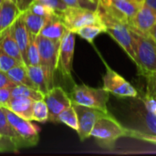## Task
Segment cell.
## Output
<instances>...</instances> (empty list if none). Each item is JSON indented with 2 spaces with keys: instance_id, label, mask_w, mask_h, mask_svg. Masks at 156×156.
<instances>
[{
  "instance_id": "cell-1",
  "label": "cell",
  "mask_w": 156,
  "mask_h": 156,
  "mask_svg": "<svg viewBox=\"0 0 156 156\" xmlns=\"http://www.w3.org/2000/svg\"><path fill=\"white\" fill-rule=\"evenodd\" d=\"M133 35L134 62L140 73L146 77L156 72V43L148 36L130 28Z\"/></svg>"
},
{
  "instance_id": "cell-2",
  "label": "cell",
  "mask_w": 156,
  "mask_h": 156,
  "mask_svg": "<svg viewBox=\"0 0 156 156\" xmlns=\"http://www.w3.org/2000/svg\"><path fill=\"white\" fill-rule=\"evenodd\" d=\"M97 12L101 22L106 27V33H108L134 61L135 56L133 45V35L129 26L112 17L100 6H98Z\"/></svg>"
},
{
  "instance_id": "cell-3",
  "label": "cell",
  "mask_w": 156,
  "mask_h": 156,
  "mask_svg": "<svg viewBox=\"0 0 156 156\" xmlns=\"http://www.w3.org/2000/svg\"><path fill=\"white\" fill-rule=\"evenodd\" d=\"M69 98L72 103L109 112L107 103L110 98V92L103 88L97 89L85 84L74 85L69 94Z\"/></svg>"
},
{
  "instance_id": "cell-4",
  "label": "cell",
  "mask_w": 156,
  "mask_h": 156,
  "mask_svg": "<svg viewBox=\"0 0 156 156\" xmlns=\"http://www.w3.org/2000/svg\"><path fill=\"white\" fill-rule=\"evenodd\" d=\"M130 133L131 130L123 127L110 113H106L96 122L90 136L108 146L114 144L121 137L130 136Z\"/></svg>"
},
{
  "instance_id": "cell-5",
  "label": "cell",
  "mask_w": 156,
  "mask_h": 156,
  "mask_svg": "<svg viewBox=\"0 0 156 156\" xmlns=\"http://www.w3.org/2000/svg\"><path fill=\"white\" fill-rule=\"evenodd\" d=\"M40 66L43 68L50 88L54 87V75L58 69L60 41L52 40L41 35L37 36Z\"/></svg>"
},
{
  "instance_id": "cell-6",
  "label": "cell",
  "mask_w": 156,
  "mask_h": 156,
  "mask_svg": "<svg viewBox=\"0 0 156 156\" xmlns=\"http://www.w3.org/2000/svg\"><path fill=\"white\" fill-rule=\"evenodd\" d=\"M67 30L75 33L79 28L90 24H102L97 11L86 8L68 6L58 14Z\"/></svg>"
},
{
  "instance_id": "cell-7",
  "label": "cell",
  "mask_w": 156,
  "mask_h": 156,
  "mask_svg": "<svg viewBox=\"0 0 156 156\" xmlns=\"http://www.w3.org/2000/svg\"><path fill=\"white\" fill-rule=\"evenodd\" d=\"M141 5L142 4L132 0H99L98 6L112 17L129 26Z\"/></svg>"
},
{
  "instance_id": "cell-8",
  "label": "cell",
  "mask_w": 156,
  "mask_h": 156,
  "mask_svg": "<svg viewBox=\"0 0 156 156\" xmlns=\"http://www.w3.org/2000/svg\"><path fill=\"white\" fill-rule=\"evenodd\" d=\"M104 64L106 66V72L102 76V88L120 98H136L138 96L137 90L105 62Z\"/></svg>"
},
{
  "instance_id": "cell-9",
  "label": "cell",
  "mask_w": 156,
  "mask_h": 156,
  "mask_svg": "<svg viewBox=\"0 0 156 156\" xmlns=\"http://www.w3.org/2000/svg\"><path fill=\"white\" fill-rule=\"evenodd\" d=\"M74 49H75V33L67 30V32L65 33V35L60 40L58 69L64 79L69 80H72L71 71H72Z\"/></svg>"
},
{
  "instance_id": "cell-10",
  "label": "cell",
  "mask_w": 156,
  "mask_h": 156,
  "mask_svg": "<svg viewBox=\"0 0 156 156\" xmlns=\"http://www.w3.org/2000/svg\"><path fill=\"white\" fill-rule=\"evenodd\" d=\"M44 101L48 109V121L58 122V115L72 104L69 95L61 88L54 86L44 95Z\"/></svg>"
},
{
  "instance_id": "cell-11",
  "label": "cell",
  "mask_w": 156,
  "mask_h": 156,
  "mask_svg": "<svg viewBox=\"0 0 156 156\" xmlns=\"http://www.w3.org/2000/svg\"><path fill=\"white\" fill-rule=\"evenodd\" d=\"M79 121V129L77 131L80 141H84L90 137L91 131L96 123V122L104 114L109 112H104L101 110L86 107L83 105L72 103Z\"/></svg>"
},
{
  "instance_id": "cell-12",
  "label": "cell",
  "mask_w": 156,
  "mask_h": 156,
  "mask_svg": "<svg viewBox=\"0 0 156 156\" xmlns=\"http://www.w3.org/2000/svg\"><path fill=\"white\" fill-rule=\"evenodd\" d=\"M1 107L3 109L8 122L13 126V128L16 130V132L23 139L27 141L32 147L36 146L39 141L38 128L36 125L32 124L30 122L31 121L26 120V119L18 116L17 114H16L15 112H13L6 107H3V106H1Z\"/></svg>"
},
{
  "instance_id": "cell-13",
  "label": "cell",
  "mask_w": 156,
  "mask_h": 156,
  "mask_svg": "<svg viewBox=\"0 0 156 156\" xmlns=\"http://www.w3.org/2000/svg\"><path fill=\"white\" fill-rule=\"evenodd\" d=\"M154 24H156V11L144 3L132 19L129 27L143 35L148 36L150 29Z\"/></svg>"
},
{
  "instance_id": "cell-14",
  "label": "cell",
  "mask_w": 156,
  "mask_h": 156,
  "mask_svg": "<svg viewBox=\"0 0 156 156\" xmlns=\"http://www.w3.org/2000/svg\"><path fill=\"white\" fill-rule=\"evenodd\" d=\"M10 29L12 31L13 37H15L18 48L21 52V56L23 58L24 63L26 66H27V46H28V38H29V33L26 27L25 21L23 15H21L16 19L14 24L10 27Z\"/></svg>"
},
{
  "instance_id": "cell-15",
  "label": "cell",
  "mask_w": 156,
  "mask_h": 156,
  "mask_svg": "<svg viewBox=\"0 0 156 156\" xmlns=\"http://www.w3.org/2000/svg\"><path fill=\"white\" fill-rule=\"evenodd\" d=\"M0 136L9 140L19 150L21 148L32 147L30 144L23 139L8 122L2 107L0 106Z\"/></svg>"
},
{
  "instance_id": "cell-16",
  "label": "cell",
  "mask_w": 156,
  "mask_h": 156,
  "mask_svg": "<svg viewBox=\"0 0 156 156\" xmlns=\"http://www.w3.org/2000/svg\"><path fill=\"white\" fill-rule=\"evenodd\" d=\"M66 32L67 28L62 22L59 15L57 13L47 18V21L43 26L39 35L52 40L60 41Z\"/></svg>"
},
{
  "instance_id": "cell-17",
  "label": "cell",
  "mask_w": 156,
  "mask_h": 156,
  "mask_svg": "<svg viewBox=\"0 0 156 156\" xmlns=\"http://www.w3.org/2000/svg\"><path fill=\"white\" fill-rule=\"evenodd\" d=\"M21 13L12 0H3L0 5V33L10 27Z\"/></svg>"
},
{
  "instance_id": "cell-18",
  "label": "cell",
  "mask_w": 156,
  "mask_h": 156,
  "mask_svg": "<svg viewBox=\"0 0 156 156\" xmlns=\"http://www.w3.org/2000/svg\"><path fill=\"white\" fill-rule=\"evenodd\" d=\"M34 101L27 98H11V100L6 104V108L17 114L18 116L28 120H32V110H33Z\"/></svg>"
},
{
  "instance_id": "cell-19",
  "label": "cell",
  "mask_w": 156,
  "mask_h": 156,
  "mask_svg": "<svg viewBox=\"0 0 156 156\" xmlns=\"http://www.w3.org/2000/svg\"><path fill=\"white\" fill-rule=\"evenodd\" d=\"M0 48L9 56L15 58L19 62L24 63L20 49L15 37H13L10 27L6 28L5 30L0 33Z\"/></svg>"
},
{
  "instance_id": "cell-20",
  "label": "cell",
  "mask_w": 156,
  "mask_h": 156,
  "mask_svg": "<svg viewBox=\"0 0 156 156\" xmlns=\"http://www.w3.org/2000/svg\"><path fill=\"white\" fill-rule=\"evenodd\" d=\"M27 69L31 80L36 85L37 89L44 95L47 94L51 88L49 86L48 78L46 76L43 68L40 65H35V66H27Z\"/></svg>"
},
{
  "instance_id": "cell-21",
  "label": "cell",
  "mask_w": 156,
  "mask_h": 156,
  "mask_svg": "<svg viewBox=\"0 0 156 156\" xmlns=\"http://www.w3.org/2000/svg\"><path fill=\"white\" fill-rule=\"evenodd\" d=\"M6 74L15 84H22L37 90L36 85L30 79L27 69V66L25 64H19L15 66L14 68L9 69Z\"/></svg>"
},
{
  "instance_id": "cell-22",
  "label": "cell",
  "mask_w": 156,
  "mask_h": 156,
  "mask_svg": "<svg viewBox=\"0 0 156 156\" xmlns=\"http://www.w3.org/2000/svg\"><path fill=\"white\" fill-rule=\"evenodd\" d=\"M22 15L28 33L37 36L40 33L43 26L45 25L47 17L37 15L29 9L26 10L25 12H22Z\"/></svg>"
},
{
  "instance_id": "cell-23",
  "label": "cell",
  "mask_w": 156,
  "mask_h": 156,
  "mask_svg": "<svg viewBox=\"0 0 156 156\" xmlns=\"http://www.w3.org/2000/svg\"><path fill=\"white\" fill-rule=\"evenodd\" d=\"M11 95H12V98L22 97V98L30 99L34 101H41L44 99V94L40 92L38 90H36L31 87L22 85V84H16L12 88Z\"/></svg>"
},
{
  "instance_id": "cell-24",
  "label": "cell",
  "mask_w": 156,
  "mask_h": 156,
  "mask_svg": "<svg viewBox=\"0 0 156 156\" xmlns=\"http://www.w3.org/2000/svg\"><path fill=\"white\" fill-rule=\"evenodd\" d=\"M101 33H106V27L102 24H90L84 26L79 28L75 34L79 35L83 39L87 40L90 43H92L96 37H98Z\"/></svg>"
},
{
  "instance_id": "cell-25",
  "label": "cell",
  "mask_w": 156,
  "mask_h": 156,
  "mask_svg": "<svg viewBox=\"0 0 156 156\" xmlns=\"http://www.w3.org/2000/svg\"><path fill=\"white\" fill-rule=\"evenodd\" d=\"M58 122L65 123L69 128L78 131L79 129V121L77 112L71 104L68 108H66L59 115H58Z\"/></svg>"
},
{
  "instance_id": "cell-26",
  "label": "cell",
  "mask_w": 156,
  "mask_h": 156,
  "mask_svg": "<svg viewBox=\"0 0 156 156\" xmlns=\"http://www.w3.org/2000/svg\"><path fill=\"white\" fill-rule=\"evenodd\" d=\"M27 55V66L40 65L39 53H38V48H37V36L30 34V33H29Z\"/></svg>"
},
{
  "instance_id": "cell-27",
  "label": "cell",
  "mask_w": 156,
  "mask_h": 156,
  "mask_svg": "<svg viewBox=\"0 0 156 156\" xmlns=\"http://www.w3.org/2000/svg\"><path fill=\"white\" fill-rule=\"evenodd\" d=\"M32 120L38 122H46L48 121V109L44 100L34 101Z\"/></svg>"
},
{
  "instance_id": "cell-28",
  "label": "cell",
  "mask_w": 156,
  "mask_h": 156,
  "mask_svg": "<svg viewBox=\"0 0 156 156\" xmlns=\"http://www.w3.org/2000/svg\"><path fill=\"white\" fill-rule=\"evenodd\" d=\"M142 112V119L146 131L149 134L156 135V114L147 111L145 108Z\"/></svg>"
},
{
  "instance_id": "cell-29",
  "label": "cell",
  "mask_w": 156,
  "mask_h": 156,
  "mask_svg": "<svg viewBox=\"0 0 156 156\" xmlns=\"http://www.w3.org/2000/svg\"><path fill=\"white\" fill-rule=\"evenodd\" d=\"M19 64H24V63H21L18 60H16L15 58L9 56L0 48V70L7 72L9 69Z\"/></svg>"
},
{
  "instance_id": "cell-30",
  "label": "cell",
  "mask_w": 156,
  "mask_h": 156,
  "mask_svg": "<svg viewBox=\"0 0 156 156\" xmlns=\"http://www.w3.org/2000/svg\"><path fill=\"white\" fill-rule=\"evenodd\" d=\"M68 6L86 8L92 11H97L99 0H63Z\"/></svg>"
},
{
  "instance_id": "cell-31",
  "label": "cell",
  "mask_w": 156,
  "mask_h": 156,
  "mask_svg": "<svg viewBox=\"0 0 156 156\" xmlns=\"http://www.w3.org/2000/svg\"><path fill=\"white\" fill-rule=\"evenodd\" d=\"M28 9L30 11H32L33 13L37 14V15H39V16H45L47 18H48L49 16L57 14L54 10H52L51 8H49L48 6L41 4L40 2L35 0L31 5L30 6L28 7Z\"/></svg>"
},
{
  "instance_id": "cell-32",
  "label": "cell",
  "mask_w": 156,
  "mask_h": 156,
  "mask_svg": "<svg viewBox=\"0 0 156 156\" xmlns=\"http://www.w3.org/2000/svg\"><path fill=\"white\" fill-rule=\"evenodd\" d=\"M37 1L48 6L58 14L63 12L65 9L68 8V5L64 3L63 0H37Z\"/></svg>"
},
{
  "instance_id": "cell-33",
  "label": "cell",
  "mask_w": 156,
  "mask_h": 156,
  "mask_svg": "<svg viewBox=\"0 0 156 156\" xmlns=\"http://www.w3.org/2000/svg\"><path fill=\"white\" fill-rule=\"evenodd\" d=\"M142 101L147 111L156 114V97L146 93V95L142 98Z\"/></svg>"
},
{
  "instance_id": "cell-34",
  "label": "cell",
  "mask_w": 156,
  "mask_h": 156,
  "mask_svg": "<svg viewBox=\"0 0 156 156\" xmlns=\"http://www.w3.org/2000/svg\"><path fill=\"white\" fill-rule=\"evenodd\" d=\"M130 136L131 137H135L137 139H141V140H144V141H146V142H149V143L156 144V135H154V134L142 133H139V132H136V131H131Z\"/></svg>"
},
{
  "instance_id": "cell-35",
  "label": "cell",
  "mask_w": 156,
  "mask_h": 156,
  "mask_svg": "<svg viewBox=\"0 0 156 156\" xmlns=\"http://www.w3.org/2000/svg\"><path fill=\"white\" fill-rule=\"evenodd\" d=\"M145 78L147 79V93L156 97V72Z\"/></svg>"
},
{
  "instance_id": "cell-36",
  "label": "cell",
  "mask_w": 156,
  "mask_h": 156,
  "mask_svg": "<svg viewBox=\"0 0 156 156\" xmlns=\"http://www.w3.org/2000/svg\"><path fill=\"white\" fill-rule=\"evenodd\" d=\"M12 88H1L0 89V106L5 107L8 101L11 100Z\"/></svg>"
},
{
  "instance_id": "cell-37",
  "label": "cell",
  "mask_w": 156,
  "mask_h": 156,
  "mask_svg": "<svg viewBox=\"0 0 156 156\" xmlns=\"http://www.w3.org/2000/svg\"><path fill=\"white\" fill-rule=\"evenodd\" d=\"M16 84L10 80L6 72L0 70V89L1 88H13Z\"/></svg>"
},
{
  "instance_id": "cell-38",
  "label": "cell",
  "mask_w": 156,
  "mask_h": 156,
  "mask_svg": "<svg viewBox=\"0 0 156 156\" xmlns=\"http://www.w3.org/2000/svg\"><path fill=\"white\" fill-rule=\"evenodd\" d=\"M3 152H14V153H17L18 149L14 145V144H12L9 141H5V142H0V153Z\"/></svg>"
},
{
  "instance_id": "cell-39",
  "label": "cell",
  "mask_w": 156,
  "mask_h": 156,
  "mask_svg": "<svg viewBox=\"0 0 156 156\" xmlns=\"http://www.w3.org/2000/svg\"><path fill=\"white\" fill-rule=\"evenodd\" d=\"M17 6V8L21 12H25L26 10L28 9L30 5L35 1V0H12Z\"/></svg>"
},
{
  "instance_id": "cell-40",
  "label": "cell",
  "mask_w": 156,
  "mask_h": 156,
  "mask_svg": "<svg viewBox=\"0 0 156 156\" xmlns=\"http://www.w3.org/2000/svg\"><path fill=\"white\" fill-rule=\"evenodd\" d=\"M148 37H151L156 43V24H154V27L150 29V31L148 33Z\"/></svg>"
},
{
  "instance_id": "cell-41",
  "label": "cell",
  "mask_w": 156,
  "mask_h": 156,
  "mask_svg": "<svg viewBox=\"0 0 156 156\" xmlns=\"http://www.w3.org/2000/svg\"><path fill=\"white\" fill-rule=\"evenodd\" d=\"M144 3L156 11V0H144Z\"/></svg>"
},
{
  "instance_id": "cell-42",
  "label": "cell",
  "mask_w": 156,
  "mask_h": 156,
  "mask_svg": "<svg viewBox=\"0 0 156 156\" xmlns=\"http://www.w3.org/2000/svg\"><path fill=\"white\" fill-rule=\"evenodd\" d=\"M5 141H9V140H7V139H5V138H3V137H0V142H5ZM10 142V141H9ZM13 144V143H12Z\"/></svg>"
},
{
  "instance_id": "cell-43",
  "label": "cell",
  "mask_w": 156,
  "mask_h": 156,
  "mask_svg": "<svg viewBox=\"0 0 156 156\" xmlns=\"http://www.w3.org/2000/svg\"><path fill=\"white\" fill-rule=\"evenodd\" d=\"M136 2H138L139 4H143V3H144V0H135Z\"/></svg>"
},
{
  "instance_id": "cell-44",
  "label": "cell",
  "mask_w": 156,
  "mask_h": 156,
  "mask_svg": "<svg viewBox=\"0 0 156 156\" xmlns=\"http://www.w3.org/2000/svg\"><path fill=\"white\" fill-rule=\"evenodd\" d=\"M3 2V0H0V5H1V3Z\"/></svg>"
},
{
  "instance_id": "cell-45",
  "label": "cell",
  "mask_w": 156,
  "mask_h": 156,
  "mask_svg": "<svg viewBox=\"0 0 156 156\" xmlns=\"http://www.w3.org/2000/svg\"><path fill=\"white\" fill-rule=\"evenodd\" d=\"M132 1H134V2H136V1H135V0H132ZM137 3H138V2H137Z\"/></svg>"
},
{
  "instance_id": "cell-46",
  "label": "cell",
  "mask_w": 156,
  "mask_h": 156,
  "mask_svg": "<svg viewBox=\"0 0 156 156\" xmlns=\"http://www.w3.org/2000/svg\"><path fill=\"white\" fill-rule=\"evenodd\" d=\"M0 137H1V136H0Z\"/></svg>"
}]
</instances>
